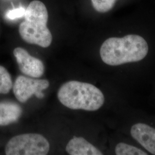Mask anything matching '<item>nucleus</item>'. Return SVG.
Here are the masks:
<instances>
[{"label":"nucleus","instance_id":"f257e3e1","mask_svg":"<svg viewBox=\"0 0 155 155\" xmlns=\"http://www.w3.org/2000/svg\"><path fill=\"white\" fill-rule=\"evenodd\" d=\"M149 47L146 40L137 35L123 38H110L100 48L101 58L106 64L120 66L143 60L147 55Z\"/></svg>","mask_w":155,"mask_h":155},{"label":"nucleus","instance_id":"7ed1b4c3","mask_svg":"<svg viewBox=\"0 0 155 155\" xmlns=\"http://www.w3.org/2000/svg\"><path fill=\"white\" fill-rule=\"evenodd\" d=\"M58 97L63 105L74 110H97L105 102L104 95L98 88L90 83L75 81L63 84Z\"/></svg>","mask_w":155,"mask_h":155},{"label":"nucleus","instance_id":"9b49d317","mask_svg":"<svg viewBox=\"0 0 155 155\" xmlns=\"http://www.w3.org/2000/svg\"><path fill=\"white\" fill-rule=\"evenodd\" d=\"M117 155H147L144 151L139 148L124 143L117 145L115 148Z\"/></svg>","mask_w":155,"mask_h":155},{"label":"nucleus","instance_id":"20e7f679","mask_svg":"<svg viewBox=\"0 0 155 155\" xmlns=\"http://www.w3.org/2000/svg\"><path fill=\"white\" fill-rule=\"evenodd\" d=\"M50 150L47 140L41 134H23L12 138L6 144L7 155H45Z\"/></svg>","mask_w":155,"mask_h":155},{"label":"nucleus","instance_id":"f8f14e48","mask_svg":"<svg viewBox=\"0 0 155 155\" xmlns=\"http://www.w3.org/2000/svg\"><path fill=\"white\" fill-rule=\"evenodd\" d=\"M117 0H91V2L96 11L106 13L113 8Z\"/></svg>","mask_w":155,"mask_h":155},{"label":"nucleus","instance_id":"1a4fd4ad","mask_svg":"<svg viewBox=\"0 0 155 155\" xmlns=\"http://www.w3.org/2000/svg\"><path fill=\"white\" fill-rule=\"evenodd\" d=\"M22 114V109L12 102L0 103V126H5L16 122Z\"/></svg>","mask_w":155,"mask_h":155},{"label":"nucleus","instance_id":"9d476101","mask_svg":"<svg viewBox=\"0 0 155 155\" xmlns=\"http://www.w3.org/2000/svg\"><path fill=\"white\" fill-rule=\"evenodd\" d=\"M12 87L11 75L5 67L0 66V94H8Z\"/></svg>","mask_w":155,"mask_h":155},{"label":"nucleus","instance_id":"0eeeda50","mask_svg":"<svg viewBox=\"0 0 155 155\" xmlns=\"http://www.w3.org/2000/svg\"><path fill=\"white\" fill-rule=\"evenodd\" d=\"M130 133L133 139L150 153L155 155V129L147 124L138 123L131 127Z\"/></svg>","mask_w":155,"mask_h":155},{"label":"nucleus","instance_id":"6e6552de","mask_svg":"<svg viewBox=\"0 0 155 155\" xmlns=\"http://www.w3.org/2000/svg\"><path fill=\"white\" fill-rule=\"evenodd\" d=\"M66 150L71 155H102L103 153L83 137H74L66 146Z\"/></svg>","mask_w":155,"mask_h":155},{"label":"nucleus","instance_id":"423d86ee","mask_svg":"<svg viewBox=\"0 0 155 155\" xmlns=\"http://www.w3.org/2000/svg\"><path fill=\"white\" fill-rule=\"evenodd\" d=\"M19 68L22 74L32 78H40L45 72V66L40 59L29 54L27 51L17 47L13 51Z\"/></svg>","mask_w":155,"mask_h":155},{"label":"nucleus","instance_id":"39448f33","mask_svg":"<svg viewBox=\"0 0 155 155\" xmlns=\"http://www.w3.org/2000/svg\"><path fill=\"white\" fill-rule=\"evenodd\" d=\"M50 83L45 79H35L22 75L17 78L13 90L14 94L19 102H25L35 94L38 98L45 96L42 91L47 89Z\"/></svg>","mask_w":155,"mask_h":155},{"label":"nucleus","instance_id":"f03ea898","mask_svg":"<svg viewBox=\"0 0 155 155\" xmlns=\"http://www.w3.org/2000/svg\"><path fill=\"white\" fill-rule=\"evenodd\" d=\"M24 17V21L19 26L21 38L29 44L48 47L52 36L47 26L48 13L45 4L38 0L32 1L25 9Z\"/></svg>","mask_w":155,"mask_h":155},{"label":"nucleus","instance_id":"ddd939ff","mask_svg":"<svg viewBox=\"0 0 155 155\" xmlns=\"http://www.w3.org/2000/svg\"><path fill=\"white\" fill-rule=\"evenodd\" d=\"M25 9L22 8L20 7L17 9H14L10 10L6 13V17L10 20H14L18 18L22 17L25 15Z\"/></svg>","mask_w":155,"mask_h":155}]
</instances>
